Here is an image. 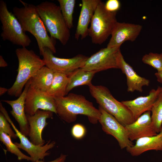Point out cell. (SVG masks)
Instances as JSON below:
<instances>
[{
	"label": "cell",
	"instance_id": "7402d4cb",
	"mask_svg": "<svg viewBox=\"0 0 162 162\" xmlns=\"http://www.w3.org/2000/svg\"><path fill=\"white\" fill-rule=\"evenodd\" d=\"M96 73L78 68L67 76L68 78L66 90V95L72 89L77 86L84 85L89 86Z\"/></svg>",
	"mask_w": 162,
	"mask_h": 162
},
{
	"label": "cell",
	"instance_id": "9a60e30c",
	"mask_svg": "<svg viewBox=\"0 0 162 162\" xmlns=\"http://www.w3.org/2000/svg\"><path fill=\"white\" fill-rule=\"evenodd\" d=\"M151 113V111L146 112L133 122L125 126L130 141L157 134L152 123Z\"/></svg>",
	"mask_w": 162,
	"mask_h": 162
},
{
	"label": "cell",
	"instance_id": "ffe728a7",
	"mask_svg": "<svg viewBox=\"0 0 162 162\" xmlns=\"http://www.w3.org/2000/svg\"><path fill=\"white\" fill-rule=\"evenodd\" d=\"M127 152L132 156H138L151 150H162V127L156 135L140 138L133 146L127 148Z\"/></svg>",
	"mask_w": 162,
	"mask_h": 162
},
{
	"label": "cell",
	"instance_id": "52a82bcc",
	"mask_svg": "<svg viewBox=\"0 0 162 162\" xmlns=\"http://www.w3.org/2000/svg\"><path fill=\"white\" fill-rule=\"evenodd\" d=\"M0 20L2 24L1 36L4 41L8 40L14 45L23 47L28 46L31 43L18 20L8 9L6 3L0 1Z\"/></svg>",
	"mask_w": 162,
	"mask_h": 162
},
{
	"label": "cell",
	"instance_id": "8fae6325",
	"mask_svg": "<svg viewBox=\"0 0 162 162\" xmlns=\"http://www.w3.org/2000/svg\"><path fill=\"white\" fill-rule=\"evenodd\" d=\"M98 109L101 113L98 122L103 131L107 134L113 136L118 142L121 149L133 146V143L128 137L125 127L99 106Z\"/></svg>",
	"mask_w": 162,
	"mask_h": 162
},
{
	"label": "cell",
	"instance_id": "6da1fadb",
	"mask_svg": "<svg viewBox=\"0 0 162 162\" xmlns=\"http://www.w3.org/2000/svg\"><path fill=\"white\" fill-rule=\"evenodd\" d=\"M20 1L23 7H14L13 8V13L19 21L24 32H29L35 38L40 55L44 47L48 48L53 53H56L54 39L48 35L38 14L36 6Z\"/></svg>",
	"mask_w": 162,
	"mask_h": 162
},
{
	"label": "cell",
	"instance_id": "d4e9b609",
	"mask_svg": "<svg viewBox=\"0 0 162 162\" xmlns=\"http://www.w3.org/2000/svg\"><path fill=\"white\" fill-rule=\"evenodd\" d=\"M11 138L7 134L0 131V140L5 146L8 151L16 155L19 160H26L32 161V158L22 153L16 145L12 142Z\"/></svg>",
	"mask_w": 162,
	"mask_h": 162
},
{
	"label": "cell",
	"instance_id": "44dd1931",
	"mask_svg": "<svg viewBox=\"0 0 162 162\" xmlns=\"http://www.w3.org/2000/svg\"><path fill=\"white\" fill-rule=\"evenodd\" d=\"M55 72L45 66L39 70L30 80V86L40 91L46 92L52 82Z\"/></svg>",
	"mask_w": 162,
	"mask_h": 162
},
{
	"label": "cell",
	"instance_id": "5bb4252c",
	"mask_svg": "<svg viewBox=\"0 0 162 162\" xmlns=\"http://www.w3.org/2000/svg\"><path fill=\"white\" fill-rule=\"evenodd\" d=\"M53 113L38 110L33 115L26 114L30 127L29 140L33 144L42 146L45 143V141L42 138V131L48 123L46 120L52 117Z\"/></svg>",
	"mask_w": 162,
	"mask_h": 162
},
{
	"label": "cell",
	"instance_id": "7a4b0ae2",
	"mask_svg": "<svg viewBox=\"0 0 162 162\" xmlns=\"http://www.w3.org/2000/svg\"><path fill=\"white\" fill-rule=\"evenodd\" d=\"M57 114L68 123L75 122L78 115L87 117L89 122L95 124L98 122L101 113L93 104L83 95L73 93L54 98Z\"/></svg>",
	"mask_w": 162,
	"mask_h": 162
},
{
	"label": "cell",
	"instance_id": "277c9868",
	"mask_svg": "<svg viewBox=\"0 0 162 162\" xmlns=\"http://www.w3.org/2000/svg\"><path fill=\"white\" fill-rule=\"evenodd\" d=\"M38 12L50 37L67 44L70 37V29L63 17L59 6L47 1L36 6Z\"/></svg>",
	"mask_w": 162,
	"mask_h": 162
},
{
	"label": "cell",
	"instance_id": "7c38bea8",
	"mask_svg": "<svg viewBox=\"0 0 162 162\" xmlns=\"http://www.w3.org/2000/svg\"><path fill=\"white\" fill-rule=\"evenodd\" d=\"M40 109L50 111L57 114L54 99L47 95L45 92L38 91L30 86L25 100V113L32 116Z\"/></svg>",
	"mask_w": 162,
	"mask_h": 162
},
{
	"label": "cell",
	"instance_id": "5b68a950",
	"mask_svg": "<svg viewBox=\"0 0 162 162\" xmlns=\"http://www.w3.org/2000/svg\"><path fill=\"white\" fill-rule=\"evenodd\" d=\"M88 86L91 96L99 106L113 116L122 124L125 126L135 121L129 109L122 102L116 100L107 87L92 84Z\"/></svg>",
	"mask_w": 162,
	"mask_h": 162
},
{
	"label": "cell",
	"instance_id": "4dcf8cb0",
	"mask_svg": "<svg viewBox=\"0 0 162 162\" xmlns=\"http://www.w3.org/2000/svg\"><path fill=\"white\" fill-rule=\"evenodd\" d=\"M67 155L61 154L59 157L55 160L48 162H44L42 160H39L32 162H65L66 159Z\"/></svg>",
	"mask_w": 162,
	"mask_h": 162
},
{
	"label": "cell",
	"instance_id": "9c48e42d",
	"mask_svg": "<svg viewBox=\"0 0 162 162\" xmlns=\"http://www.w3.org/2000/svg\"><path fill=\"white\" fill-rule=\"evenodd\" d=\"M43 56L45 65L54 72L67 76L76 70L81 68L88 57L82 54H78L71 58H65L55 56L48 48L44 47L40 54Z\"/></svg>",
	"mask_w": 162,
	"mask_h": 162
},
{
	"label": "cell",
	"instance_id": "e0dca14e",
	"mask_svg": "<svg viewBox=\"0 0 162 162\" xmlns=\"http://www.w3.org/2000/svg\"><path fill=\"white\" fill-rule=\"evenodd\" d=\"M162 88V87L158 86L156 89H151L146 96H140L133 100H124L121 102L131 112L135 121L144 112L151 111L161 92Z\"/></svg>",
	"mask_w": 162,
	"mask_h": 162
},
{
	"label": "cell",
	"instance_id": "2e32d148",
	"mask_svg": "<svg viewBox=\"0 0 162 162\" xmlns=\"http://www.w3.org/2000/svg\"><path fill=\"white\" fill-rule=\"evenodd\" d=\"M30 84L29 80L25 85L22 93L16 99L1 100L11 107L10 114L18 123L20 132L27 137L29 135L30 127L25 111V105L26 93Z\"/></svg>",
	"mask_w": 162,
	"mask_h": 162
},
{
	"label": "cell",
	"instance_id": "f546056e",
	"mask_svg": "<svg viewBox=\"0 0 162 162\" xmlns=\"http://www.w3.org/2000/svg\"><path fill=\"white\" fill-rule=\"evenodd\" d=\"M106 9L111 12H117L120 8L121 3L118 0H108L105 4Z\"/></svg>",
	"mask_w": 162,
	"mask_h": 162
},
{
	"label": "cell",
	"instance_id": "e575fe53",
	"mask_svg": "<svg viewBox=\"0 0 162 162\" xmlns=\"http://www.w3.org/2000/svg\"><path fill=\"white\" fill-rule=\"evenodd\" d=\"M161 93H162V90H161Z\"/></svg>",
	"mask_w": 162,
	"mask_h": 162
},
{
	"label": "cell",
	"instance_id": "d6986e66",
	"mask_svg": "<svg viewBox=\"0 0 162 162\" xmlns=\"http://www.w3.org/2000/svg\"><path fill=\"white\" fill-rule=\"evenodd\" d=\"M119 69L126 76L128 92H132L136 91L142 92L143 86H149L150 81L139 75L125 61L122 53L119 58Z\"/></svg>",
	"mask_w": 162,
	"mask_h": 162
},
{
	"label": "cell",
	"instance_id": "8992f818",
	"mask_svg": "<svg viewBox=\"0 0 162 162\" xmlns=\"http://www.w3.org/2000/svg\"><path fill=\"white\" fill-rule=\"evenodd\" d=\"M116 13L107 11L105 3L101 1L100 2L92 18L88 30V35L93 43L100 45L111 35L117 22Z\"/></svg>",
	"mask_w": 162,
	"mask_h": 162
},
{
	"label": "cell",
	"instance_id": "836d02e7",
	"mask_svg": "<svg viewBox=\"0 0 162 162\" xmlns=\"http://www.w3.org/2000/svg\"><path fill=\"white\" fill-rule=\"evenodd\" d=\"M8 89L2 87H0V96H2L6 92H8Z\"/></svg>",
	"mask_w": 162,
	"mask_h": 162
},
{
	"label": "cell",
	"instance_id": "f1b7e54d",
	"mask_svg": "<svg viewBox=\"0 0 162 162\" xmlns=\"http://www.w3.org/2000/svg\"><path fill=\"white\" fill-rule=\"evenodd\" d=\"M86 129L84 125L80 124H76L73 126L71 130L72 136L77 140L83 138L86 135Z\"/></svg>",
	"mask_w": 162,
	"mask_h": 162
},
{
	"label": "cell",
	"instance_id": "d6a6232c",
	"mask_svg": "<svg viewBox=\"0 0 162 162\" xmlns=\"http://www.w3.org/2000/svg\"><path fill=\"white\" fill-rule=\"evenodd\" d=\"M8 66V64L4 60L2 56H0V67H5Z\"/></svg>",
	"mask_w": 162,
	"mask_h": 162
},
{
	"label": "cell",
	"instance_id": "30bf717a",
	"mask_svg": "<svg viewBox=\"0 0 162 162\" xmlns=\"http://www.w3.org/2000/svg\"><path fill=\"white\" fill-rule=\"evenodd\" d=\"M0 110L10 124L20 140V143L15 142L14 143L19 148L24 150L28 153L32 158V161L42 160L44 159L45 157L50 155V153L48 151L55 146L56 142L54 141L50 142V140L42 146L33 144L27 136L22 134L17 128L1 102L0 103Z\"/></svg>",
	"mask_w": 162,
	"mask_h": 162
},
{
	"label": "cell",
	"instance_id": "1f68e13d",
	"mask_svg": "<svg viewBox=\"0 0 162 162\" xmlns=\"http://www.w3.org/2000/svg\"><path fill=\"white\" fill-rule=\"evenodd\" d=\"M155 75L157 77L158 81L160 83H162V70L155 73Z\"/></svg>",
	"mask_w": 162,
	"mask_h": 162
},
{
	"label": "cell",
	"instance_id": "4fadbf2b",
	"mask_svg": "<svg viewBox=\"0 0 162 162\" xmlns=\"http://www.w3.org/2000/svg\"><path fill=\"white\" fill-rule=\"evenodd\" d=\"M142 29V26L139 24L117 22L112 32L107 47H120L126 41H134Z\"/></svg>",
	"mask_w": 162,
	"mask_h": 162
},
{
	"label": "cell",
	"instance_id": "ba28073f",
	"mask_svg": "<svg viewBox=\"0 0 162 162\" xmlns=\"http://www.w3.org/2000/svg\"><path fill=\"white\" fill-rule=\"evenodd\" d=\"M120 47L106 48L88 58L81 68L96 73L111 68L119 69V58L122 53Z\"/></svg>",
	"mask_w": 162,
	"mask_h": 162
},
{
	"label": "cell",
	"instance_id": "3957f363",
	"mask_svg": "<svg viewBox=\"0 0 162 162\" xmlns=\"http://www.w3.org/2000/svg\"><path fill=\"white\" fill-rule=\"evenodd\" d=\"M16 54L18 61L17 74L12 86L8 89V94L19 97L28 81L37 71L45 66L43 59L32 50L22 47L16 49Z\"/></svg>",
	"mask_w": 162,
	"mask_h": 162
},
{
	"label": "cell",
	"instance_id": "ac0fdd59",
	"mask_svg": "<svg viewBox=\"0 0 162 162\" xmlns=\"http://www.w3.org/2000/svg\"><path fill=\"white\" fill-rule=\"evenodd\" d=\"M100 0H82V6L75 34L78 40L88 35V26Z\"/></svg>",
	"mask_w": 162,
	"mask_h": 162
},
{
	"label": "cell",
	"instance_id": "cb8c5ba5",
	"mask_svg": "<svg viewBox=\"0 0 162 162\" xmlns=\"http://www.w3.org/2000/svg\"><path fill=\"white\" fill-rule=\"evenodd\" d=\"M62 14L70 29L73 27V14L76 4L75 0H58Z\"/></svg>",
	"mask_w": 162,
	"mask_h": 162
},
{
	"label": "cell",
	"instance_id": "83f0119b",
	"mask_svg": "<svg viewBox=\"0 0 162 162\" xmlns=\"http://www.w3.org/2000/svg\"><path fill=\"white\" fill-rule=\"evenodd\" d=\"M4 115L0 112V131H2L9 135L11 138L16 139L18 136L10 127V124Z\"/></svg>",
	"mask_w": 162,
	"mask_h": 162
},
{
	"label": "cell",
	"instance_id": "603a6c76",
	"mask_svg": "<svg viewBox=\"0 0 162 162\" xmlns=\"http://www.w3.org/2000/svg\"><path fill=\"white\" fill-rule=\"evenodd\" d=\"M68 76L64 74L55 72L53 80L49 89L45 92L53 98L65 96L68 84Z\"/></svg>",
	"mask_w": 162,
	"mask_h": 162
},
{
	"label": "cell",
	"instance_id": "4316f807",
	"mask_svg": "<svg viewBox=\"0 0 162 162\" xmlns=\"http://www.w3.org/2000/svg\"><path fill=\"white\" fill-rule=\"evenodd\" d=\"M142 61L156 69L158 72L162 70V53L151 52L146 54L143 56Z\"/></svg>",
	"mask_w": 162,
	"mask_h": 162
},
{
	"label": "cell",
	"instance_id": "484cf974",
	"mask_svg": "<svg viewBox=\"0 0 162 162\" xmlns=\"http://www.w3.org/2000/svg\"><path fill=\"white\" fill-rule=\"evenodd\" d=\"M152 121L154 128L157 133L162 127V93L160 94L151 110Z\"/></svg>",
	"mask_w": 162,
	"mask_h": 162
}]
</instances>
